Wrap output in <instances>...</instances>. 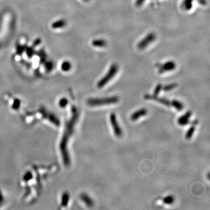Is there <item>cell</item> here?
<instances>
[{"label": "cell", "instance_id": "obj_9", "mask_svg": "<svg viewBox=\"0 0 210 210\" xmlns=\"http://www.w3.org/2000/svg\"><path fill=\"white\" fill-rule=\"evenodd\" d=\"M171 102V105H172L176 109H177L179 111H181L183 110L184 109V105L182 103L180 102L179 101L177 100H174Z\"/></svg>", "mask_w": 210, "mask_h": 210}, {"label": "cell", "instance_id": "obj_3", "mask_svg": "<svg viewBox=\"0 0 210 210\" xmlns=\"http://www.w3.org/2000/svg\"><path fill=\"white\" fill-rule=\"evenodd\" d=\"M156 35L154 33H150L139 42L137 47L139 50H144L155 40Z\"/></svg>", "mask_w": 210, "mask_h": 210}, {"label": "cell", "instance_id": "obj_13", "mask_svg": "<svg viewBox=\"0 0 210 210\" xmlns=\"http://www.w3.org/2000/svg\"><path fill=\"white\" fill-rule=\"evenodd\" d=\"M194 0H185L183 3V7L185 8V10L187 11H189L191 9L193 5H192V3L193 2Z\"/></svg>", "mask_w": 210, "mask_h": 210}, {"label": "cell", "instance_id": "obj_14", "mask_svg": "<svg viewBox=\"0 0 210 210\" xmlns=\"http://www.w3.org/2000/svg\"><path fill=\"white\" fill-rule=\"evenodd\" d=\"M174 198L172 195H168L163 199V202L166 204H172L174 203Z\"/></svg>", "mask_w": 210, "mask_h": 210}, {"label": "cell", "instance_id": "obj_20", "mask_svg": "<svg viewBox=\"0 0 210 210\" xmlns=\"http://www.w3.org/2000/svg\"><path fill=\"white\" fill-rule=\"evenodd\" d=\"M47 66H46V70H51V69H52V67H53V64H52V63L49 62V64L47 63Z\"/></svg>", "mask_w": 210, "mask_h": 210}, {"label": "cell", "instance_id": "obj_16", "mask_svg": "<svg viewBox=\"0 0 210 210\" xmlns=\"http://www.w3.org/2000/svg\"><path fill=\"white\" fill-rule=\"evenodd\" d=\"M178 87V84L176 83H173V84H170L169 85H166L165 86H164V87H162V89L164 90V91H170L172 89H174V88Z\"/></svg>", "mask_w": 210, "mask_h": 210}, {"label": "cell", "instance_id": "obj_17", "mask_svg": "<svg viewBox=\"0 0 210 210\" xmlns=\"http://www.w3.org/2000/svg\"><path fill=\"white\" fill-rule=\"evenodd\" d=\"M71 68V64L68 62H64L62 65V69L64 71H69Z\"/></svg>", "mask_w": 210, "mask_h": 210}, {"label": "cell", "instance_id": "obj_18", "mask_svg": "<svg viewBox=\"0 0 210 210\" xmlns=\"http://www.w3.org/2000/svg\"><path fill=\"white\" fill-rule=\"evenodd\" d=\"M162 89V85H161V84H158L156 87H155V89L154 91V95L155 96H158L159 93L161 92V91Z\"/></svg>", "mask_w": 210, "mask_h": 210}, {"label": "cell", "instance_id": "obj_1", "mask_svg": "<svg viewBox=\"0 0 210 210\" xmlns=\"http://www.w3.org/2000/svg\"><path fill=\"white\" fill-rule=\"evenodd\" d=\"M118 66L116 63H113L110 67L109 71L106 73V74L100 79V81L97 82V87L99 88H102L105 87L108 82H109L116 74L118 73Z\"/></svg>", "mask_w": 210, "mask_h": 210}, {"label": "cell", "instance_id": "obj_6", "mask_svg": "<svg viewBox=\"0 0 210 210\" xmlns=\"http://www.w3.org/2000/svg\"><path fill=\"white\" fill-rule=\"evenodd\" d=\"M144 99H147V100H154L155 101L159 102V103L163 104L165 106H171V102L168 101V99L164 98V97H158V96H155V95H149V94H146L144 96Z\"/></svg>", "mask_w": 210, "mask_h": 210}, {"label": "cell", "instance_id": "obj_12", "mask_svg": "<svg viewBox=\"0 0 210 210\" xmlns=\"http://www.w3.org/2000/svg\"><path fill=\"white\" fill-rule=\"evenodd\" d=\"M195 126H192L188 130V131H187V133H186V135L185 137L187 139H191L193 135V134L195 133Z\"/></svg>", "mask_w": 210, "mask_h": 210}, {"label": "cell", "instance_id": "obj_22", "mask_svg": "<svg viewBox=\"0 0 210 210\" xmlns=\"http://www.w3.org/2000/svg\"><path fill=\"white\" fill-rule=\"evenodd\" d=\"M198 120H194L193 122H192V124H193V126H196L197 124H198Z\"/></svg>", "mask_w": 210, "mask_h": 210}, {"label": "cell", "instance_id": "obj_4", "mask_svg": "<svg viewBox=\"0 0 210 210\" xmlns=\"http://www.w3.org/2000/svg\"><path fill=\"white\" fill-rule=\"evenodd\" d=\"M110 123H111V124L113 127V130H114V133L115 135L118 138L121 137L123 135V131H122V128H120V126L118 123L116 114L114 113H113L110 114Z\"/></svg>", "mask_w": 210, "mask_h": 210}, {"label": "cell", "instance_id": "obj_7", "mask_svg": "<svg viewBox=\"0 0 210 210\" xmlns=\"http://www.w3.org/2000/svg\"><path fill=\"white\" fill-rule=\"evenodd\" d=\"M148 113V111L146 109H141L135 112L134 113L132 114L131 116V120L133 121H135L138 120L139 118H141L142 116L147 115Z\"/></svg>", "mask_w": 210, "mask_h": 210}, {"label": "cell", "instance_id": "obj_24", "mask_svg": "<svg viewBox=\"0 0 210 210\" xmlns=\"http://www.w3.org/2000/svg\"><path fill=\"white\" fill-rule=\"evenodd\" d=\"M83 1H84V2H88V1H89V0H82Z\"/></svg>", "mask_w": 210, "mask_h": 210}, {"label": "cell", "instance_id": "obj_11", "mask_svg": "<svg viewBox=\"0 0 210 210\" xmlns=\"http://www.w3.org/2000/svg\"><path fill=\"white\" fill-rule=\"evenodd\" d=\"M81 199L83 200V201L85 203V204L87 205V206L90 207H92L93 205V202L92 199L90 197H89L87 195L85 194L81 195Z\"/></svg>", "mask_w": 210, "mask_h": 210}, {"label": "cell", "instance_id": "obj_10", "mask_svg": "<svg viewBox=\"0 0 210 210\" xmlns=\"http://www.w3.org/2000/svg\"><path fill=\"white\" fill-rule=\"evenodd\" d=\"M66 25V22L63 19H60V20L54 22L52 24L51 26L53 29H58V28H62Z\"/></svg>", "mask_w": 210, "mask_h": 210}, {"label": "cell", "instance_id": "obj_2", "mask_svg": "<svg viewBox=\"0 0 210 210\" xmlns=\"http://www.w3.org/2000/svg\"><path fill=\"white\" fill-rule=\"evenodd\" d=\"M119 101V98L116 96L105 97L101 99H90L87 101V104L91 106H101L106 105H111L117 103Z\"/></svg>", "mask_w": 210, "mask_h": 210}, {"label": "cell", "instance_id": "obj_23", "mask_svg": "<svg viewBox=\"0 0 210 210\" xmlns=\"http://www.w3.org/2000/svg\"><path fill=\"white\" fill-rule=\"evenodd\" d=\"M208 179H210V173L208 174Z\"/></svg>", "mask_w": 210, "mask_h": 210}, {"label": "cell", "instance_id": "obj_5", "mask_svg": "<svg viewBox=\"0 0 210 210\" xmlns=\"http://www.w3.org/2000/svg\"><path fill=\"white\" fill-rule=\"evenodd\" d=\"M176 63L172 61H169L166 62L164 64L160 66L158 72L159 74H162L166 72L171 71H173L176 68Z\"/></svg>", "mask_w": 210, "mask_h": 210}, {"label": "cell", "instance_id": "obj_15", "mask_svg": "<svg viewBox=\"0 0 210 210\" xmlns=\"http://www.w3.org/2000/svg\"><path fill=\"white\" fill-rule=\"evenodd\" d=\"M192 115V113L190 111H188L187 112L185 113V114H183V116H180L178 120V122H180L182 121L183 120H189V118L191 117V116Z\"/></svg>", "mask_w": 210, "mask_h": 210}, {"label": "cell", "instance_id": "obj_8", "mask_svg": "<svg viewBox=\"0 0 210 210\" xmlns=\"http://www.w3.org/2000/svg\"><path fill=\"white\" fill-rule=\"evenodd\" d=\"M92 45L96 47H105L107 45V42L104 39H95L92 41Z\"/></svg>", "mask_w": 210, "mask_h": 210}, {"label": "cell", "instance_id": "obj_21", "mask_svg": "<svg viewBox=\"0 0 210 210\" xmlns=\"http://www.w3.org/2000/svg\"><path fill=\"white\" fill-rule=\"evenodd\" d=\"M198 1L201 5H205L207 4L206 0H198Z\"/></svg>", "mask_w": 210, "mask_h": 210}, {"label": "cell", "instance_id": "obj_19", "mask_svg": "<svg viewBox=\"0 0 210 210\" xmlns=\"http://www.w3.org/2000/svg\"><path fill=\"white\" fill-rule=\"evenodd\" d=\"M144 1H145V0H137L135 4L137 6H140L143 5Z\"/></svg>", "mask_w": 210, "mask_h": 210}]
</instances>
